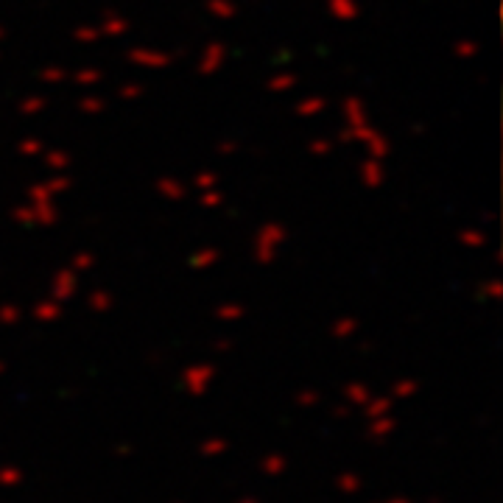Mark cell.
I'll use <instances>...</instances> for the list:
<instances>
[{"label":"cell","instance_id":"cell-1","mask_svg":"<svg viewBox=\"0 0 503 503\" xmlns=\"http://www.w3.org/2000/svg\"><path fill=\"white\" fill-rule=\"evenodd\" d=\"M73 188L71 174H51L25 190V202L11 210V221L20 226H54L59 221L56 199Z\"/></svg>","mask_w":503,"mask_h":503},{"label":"cell","instance_id":"cell-2","mask_svg":"<svg viewBox=\"0 0 503 503\" xmlns=\"http://www.w3.org/2000/svg\"><path fill=\"white\" fill-rule=\"evenodd\" d=\"M339 143L358 145L360 151H363V157H372V159H389L392 157L389 135L383 129H377L372 121L360 123V126H344L339 132Z\"/></svg>","mask_w":503,"mask_h":503},{"label":"cell","instance_id":"cell-3","mask_svg":"<svg viewBox=\"0 0 503 503\" xmlns=\"http://www.w3.org/2000/svg\"><path fill=\"white\" fill-rule=\"evenodd\" d=\"M283 243H286V226L280 221H266L255 232V257L260 263H269V260H274V255L280 252Z\"/></svg>","mask_w":503,"mask_h":503},{"label":"cell","instance_id":"cell-4","mask_svg":"<svg viewBox=\"0 0 503 503\" xmlns=\"http://www.w3.org/2000/svg\"><path fill=\"white\" fill-rule=\"evenodd\" d=\"M126 59H129L135 68L151 71V73L168 71V68L174 65V56H171L168 51H162V48H151V45H135V48H129Z\"/></svg>","mask_w":503,"mask_h":503},{"label":"cell","instance_id":"cell-5","mask_svg":"<svg viewBox=\"0 0 503 503\" xmlns=\"http://www.w3.org/2000/svg\"><path fill=\"white\" fill-rule=\"evenodd\" d=\"M226 59H229V48L221 40H213V42H207L202 48V54L196 59V73L202 78H213V75H218V73L224 71Z\"/></svg>","mask_w":503,"mask_h":503},{"label":"cell","instance_id":"cell-6","mask_svg":"<svg viewBox=\"0 0 503 503\" xmlns=\"http://www.w3.org/2000/svg\"><path fill=\"white\" fill-rule=\"evenodd\" d=\"M358 182L366 190H380L386 182H389V168H386V159H372V157H363L358 165Z\"/></svg>","mask_w":503,"mask_h":503},{"label":"cell","instance_id":"cell-7","mask_svg":"<svg viewBox=\"0 0 503 503\" xmlns=\"http://www.w3.org/2000/svg\"><path fill=\"white\" fill-rule=\"evenodd\" d=\"M154 190H157V196H159V199H165V202H171V205L185 202V199H188V193H190V188H188L179 176H171V174L159 176V179L154 182Z\"/></svg>","mask_w":503,"mask_h":503},{"label":"cell","instance_id":"cell-8","mask_svg":"<svg viewBox=\"0 0 503 503\" xmlns=\"http://www.w3.org/2000/svg\"><path fill=\"white\" fill-rule=\"evenodd\" d=\"M95 25H98L101 37H107V40H121V37L129 34V20L115 8H107Z\"/></svg>","mask_w":503,"mask_h":503},{"label":"cell","instance_id":"cell-9","mask_svg":"<svg viewBox=\"0 0 503 503\" xmlns=\"http://www.w3.org/2000/svg\"><path fill=\"white\" fill-rule=\"evenodd\" d=\"M341 121L344 126H360V123H369V107L360 95H347L341 101Z\"/></svg>","mask_w":503,"mask_h":503},{"label":"cell","instance_id":"cell-10","mask_svg":"<svg viewBox=\"0 0 503 503\" xmlns=\"http://www.w3.org/2000/svg\"><path fill=\"white\" fill-rule=\"evenodd\" d=\"M42 165L48 168V174H68L73 168V154L68 151V148H45L42 154Z\"/></svg>","mask_w":503,"mask_h":503},{"label":"cell","instance_id":"cell-11","mask_svg":"<svg viewBox=\"0 0 503 503\" xmlns=\"http://www.w3.org/2000/svg\"><path fill=\"white\" fill-rule=\"evenodd\" d=\"M325 8L333 20L339 23H353L360 17V3L358 0H325Z\"/></svg>","mask_w":503,"mask_h":503},{"label":"cell","instance_id":"cell-12","mask_svg":"<svg viewBox=\"0 0 503 503\" xmlns=\"http://www.w3.org/2000/svg\"><path fill=\"white\" fill-rule=\"evenodd\" d=\"M296 84H299V75L293 71H277L266 78V90L272 95H288L296 90Z\"/></svg>","mask_w":503,"mask_h":503},{"label":"cell","instance_id":"cell-13","mask_svg":"<svg viewBox=\"0 0 503 503\" xmlns=\"http://www.w3.org/2000/svg\"><path fill=\"white\" fill-rule=\"evenodd\" d=\"M293 112H296L299 118L313 121V118H319V115L327 112V101H325V95H305V98H299V101L293 104Z\"/></svg>","mask_w":503,"mask_h":503},{"label":"cell","instance_id":"cell-14","mask_svg":"<svg viewBox=\"0 0 503 503\" xmlns=\"http://www.w3.org/2000/svg\"><path fill=\"white\" fill-rule=\"evenodd\" d=\"M205 11L216 20H235L238 17V0H202Z\"/></svg>","mask_w":503,"mask_h":503},{"label":"cell","instance_id":"cell-15","mask_svg":"<svg viewBox=\"0 0 503 503\" xmlns=\"http://www.w3.org/2000/svg\"><path fill=\"white\" fill-rule=\"evenodd\" d=\"M71 81L75 87L90 90V87H95V84L104 81V71H101V68H92V65H84V68H78L75 73H71Z\"/></svg>","mask_w":503,"mask_h":503},{"label":"cell","instance_id":"cell-16","mask_svg":"<svg viewBox=\"0 0 503 503\" xmlns=\"http://www.w3.org/2000/svg\"><path fill=\"white\" fill-rule=\"evenodd\" d=\"M481 54V42L478 40H470V37H461L453 42V56L461 59V62H473L475 56Z\"/></svg>","mask_w":503,"mask_h":503},{"label":"cell","instance_id":"cell-17","mask_svg":"<svg viewBox=\"0 0 503 503\" xmlns=\"http://www.w3.org/2000/svg\"><path fill=\"white\" fill-rule=\"evenodd\" d=\"M48 109V98L45 95H25L20 104H17V112L23 115V118H37V115H42Z\"/></svg>","mask_w":503,"mask_h":503},{"label":"cell","instance_id":"cell-18","mask_svg":"<svg viewBox=\"0 0 503 503\" xmlns=\"http://www.w3.org/2000/svg\"><path fill=\"white\" fill-rule=\"evenodd\" d=\"M104 109H107V101H104L101 95H95V92H87L84 98H78V112L87 115V118L104 115Z\"/></svg>","mask_w":503,"mask_h":503},{"label":"cell","instance_id":"cell-19","mask_svg":"<svg viewBox=\"0 0 503 503\" xmlns=\"http://www.w3.org/2000/svg\"><path fill=\"white\" fill-rule=\"evenodd\" d=\"M37 78H40L42 84H48V87H56V84H65V81L71 78V73L65 71L62 65H45V68H40Z\"/></svg>","mask_w":503,"mask_h":503},{"label":"cell","instance_id":"cell-20","mask_svg":"<svg viewBox=\"0 0 503 503\" xmlns=\"http://www.w3.org/2000/svg\"><path fill=\"white\" fill-rule=\"evenodd\" d=\"M224 205H226V196H224V190H218V188H210V190H202V193H199V207L207 210V213H216Z\"/></svg>","mask_w":503,"mask_h":503},{"label":"cell","instance_id":"cell-21","mask_svg":"<svg viewBox=\"0 0 503 503\" xmlns=\"http://www.w3.org/2000/svg\"><path fill=\"white\" fill-rule=\"evenodd\" d=\"M73 40H75L78 45H95V42H101L104 37H101L98 25L84 23V25H75V28H73Z\"/></svg>","mask_w":503,"mask_h":503},{"label":"cell","instance_id":"cell-22","mask_svg":"<svg viewBox=\"0 0 503 503\" xmlns=\"http://www.w3.org/2000/svg\"><path fill=\"white\" fill-rule=\"evenodd\" d=\"M115 95H118L121 101H126V104H135V101H140L145 95V84H140V81H123V84L115 90Z\"/></svg>","mask_w":503,"mask_h":503},{"label":"cell","instance_id":"cell-23","mask_svg":"<svg viewBox=\"0 0 503 503\" xmlns=\"http://www.w3.org/2000/svg\"><path fill=\"white\" fill-rule=\"evenodd\" d=\"M210 188H218V174L213 168H202V171H196V176H193V190H210Z\"/></svg>","mask_w":503,"mask_h":503},{"label":"cell","instance_id":"cell-24","mask_svg":"<svg viewBox=\"0 0 503 503\" xmlns=\"http://www.w3.org/2000/svg\"><path fill=\"white\" fill-rule=\"evenodd\" d=\"M42 151H45V143H42L40 138H23V140L17 143V154H20V157H25V159L40 157Z\"/></svg>","mask_w":503,"mask_h":503},{"label":"cell","instance_id":"cell-25","mask_svg":"<svg viewBox=\"0 0 503 503\" xmlns=\"http://www.w3.org/2000/svg\"><path fill=\"white\" fill-rule=\"evenodd\" d=\"M459 243H461V246H470V249H478V246L487 243V235H484L481 229L470 226V229H461V232H459Z\"/></svg>","mask_w":503,"mask_h":503},{"label":"cell","instance_id":"cell-26","mask_svg":"<svg viewBox=\"0 0 503 503\" xmlns=\"http://www.w3.org/2000/svg\"><path fill=\"white\" fill-rule=\"evenodd\" d=\"M333 148H336V140H330V138H313L308 143V154L310 157H327V154H333Z\"/></svg>","mask_w":503,"mask_h":503},{"label":"cell","instance_id":"cell-27","mask_svg":"<svg viewBox=\"0 0 503 503\" xmlns=\"http://www.w3.org/2000/svg\"><path fill=\"white\" fill-rule=\"evenodd\" d=\"M216 257H218L216 249H202V252H196V255L190 257V263L202 269V266H210V263H216Z\"/></svg>","mask_w":503,"mask_h":503},{"label":"cell","instance_id":"cell-28","mask_svg":"<svg viewBox=\"0 0 503 503\" xmlns=\"http://www.w3.org/2000/svg\"><path fill=\"white\" fill-rule=\"evenodd\" d=\"M238 140H221V143L216 145V154L218 157H235L238 154Z\"/></svg>","mask_w":503,"mask_h":503},{"label":"cell","instance_id":"cell-29","mask_svg":"<svg viewBox=\"0 0 503 503\" xmlns=\"http://www.w3.org/2000/svg\"><path fill=\"white\" fill-rule=\"evenodd\" d=\"M272 59H274V65H280V68H286V65H291V59H293V54H291L288 48H280V51H277V54H274Z\"/></svg>","mask_w":503,"mask_h":503},{"label":"cell","instance_id":"cell-30","mask_svg":"<svg viewBox=\"0 0 503 503\" xmlns=\"http://www.w3.org/2000/svg\"><path fill=\"white\" fill-rule=\"evenodd\" d=\"M56 286H59V291H71V274H59V283H56Z\"/></svg>","mask_w":503,"mask_h":503},{"label":"cell","instance_id":"cell-31","mask_svg":"<svg viewBox=\"0 0 503 503\" xmlns=\"http://www.w3.org/2000/svg\"><path fill=\"white\" fill-rule=\"evenodd\" d=\"M90 263H92V257H90V255H75V266H81V269H84V266H90Z\"/></svg>","mask_w":503,"mask_h":503},{"label":"cell","instance_id":"cell-32","mask_svg":"<svg viewBox=\"0 0 503 503\" xmlns=\"http://www.w3.org/2000/svg\"><path fill=\"white\" fill-rule=\"evenodd\" d=\"M6 40V25H0V42Z\"/></svg>","mask_w":503,"mask_h":503}]
</instances>
